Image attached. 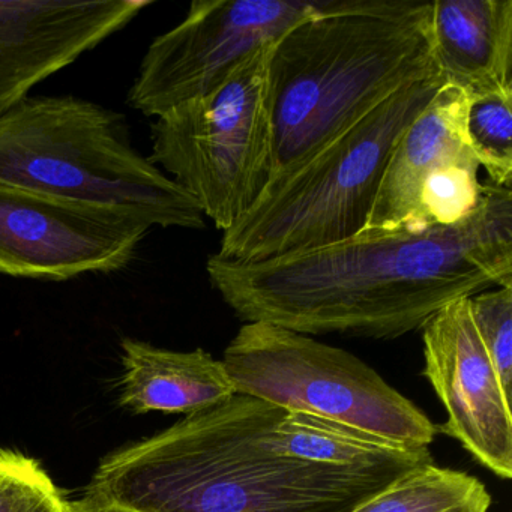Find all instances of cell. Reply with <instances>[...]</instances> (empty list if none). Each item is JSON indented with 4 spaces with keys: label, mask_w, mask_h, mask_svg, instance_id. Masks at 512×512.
<instances>
[{
    "label": "cell",
    "mask_w": 512,
    "mask_h": 512,
    "mask_svg": "<svg viewBox=\"0 0 512 512\" xmlns=\"http://www.w3.org/2000/svg\"><path fill=\"white\" fill-rule=\"evenodd\" d=\"M431 26L446 83L469 95L512 91L511 0H439Z\"/></svg>",
    "instance_id": "13"
},
{
    "label": "cell",
    "mask_w": 512,
    "mask_h": 512,
    "mask_svg": "<svg viewBox=\"0 0 512 512\" xmlns=\"http://www.w3.org/2000/svg\"><path fill=\"white\" fill-rule=\"evenodd\" d=\"M151 224L124 209L0 182V274L65 281L121 271Z\"/></svg>",
    "instance_id": "9"
},
{
    "label": "cell",
    "mask_w": 512,
    "mask_h": 512,
    "mask_svg": "<svg viewBox=\"0 0 512 512\" xmlns=\"http://www.w3.org/2000/svg\"><path fill=\"white\" fill-rule=\"evenodd\" d=\"M74 508L76 512H124L121 509L113 508V506L100 505V503L92 502L86 497L74 500Z\"/></svg>",
    "instance_id": "19"
},
{
    "label": "cell",
    "mask_w": 512,
    "mask_h": 512,
    "mask_svg": "<svg viewBox=\"0 0 512 512\" xmlns=\"http://www.w3.org/2000/svg\"><path fill=\"white\" fill-rule=\"evenodd\" d=\"M433 2L326 0L269 59L272 169H295L404 86L440 73ZM268 181V182H269Z\"/></svg>",
    "instance_id": "3"
},
{
    "label": "cell",
    "mask_w": 512,
    "mask_h": 512,
    "mask_svg": "<svg viewBox=\"0 0 512 512\" xmlns=\"http://www.w3.org/2000/svg\"><path fill=\"white\" fill-rule=\"evenodd\" d=\"M151 5V0H0V115Z\"/></svg>",
    "instance_id": "11"
},
{
    "label": "cell",
    "mask_w": 512,
    "mask_h": 512,
    "mask_svg": "<svg viewBox=\"0 0 512 512\" xmlns=\"http://www.w3.org/2000/svg\"><path fill=\"white\" fill-rule=\"evenodd\" d=\"M425 379L446 410L437 431L457 440L497 478H512L511 395L470 314L469 298L440 308L421 328Z\"/></svg>",
    "instance_id": "10"
},
{
    "label": "cell",
    "mask_w": 512,
    "mask_h": 512,
    "mask_svg": "<svg viewBox=\"0 0 512 512\" xmlns=\"http://www.w3.org/2000/svg\"><path fill=\"white\" fill-rule=\"evenodd\" d=\"M325 5L326 0H196L178 26L149 46L128 103L158 118L202 97L251 53Z\"/></svg>",
    "instance_id": "8"
},
{
    "label": "cell",
    "mask_w": 512,
    "mask_h": 512,
    "mask_svg": "<svg viewBox=\"0 0 512 512\" xmlns=\"http://www.w3.org/2000/svg\"><path fill=\"white\" fill-rule=\"evenodd\" d=\"M121 362L119 403L136 415H193L236 394L223 361L203 349L178 352L124 338Z\"/></svg>",
    "instance_id": "14"
},
{
    "label": "cell",
    "mask_w": 512,
    "mask_h": 512,
    "mask_svg": "<svg viewBox=\"0 0 512 512\" xmlns=\"http://www.w3.org/2000/svg\"><path fill=\"white\" fill-rule=\"evenodd\" d=\"M464 136L490 184L512 187V91L470 95Z\"/></svg>",
    "instance_id": "16"
},
{
    "label": "cell",
    "mask_w": 512,
    "mask_h": 512,
    "mask_svg": "<svg viewBox=\"0 0 512 512\" xmlns=\"http://www.w3.org/2000/svg\"><path fill=\"white\" fill-rule=\"evenodd\" d=\"M430 449L238 394L101 458L83 497L124 512H350Z\"/></svg>",
    "instance_id": "1"
},
{
    "label": "cell",
    "mask_w": 512,
    "mask_h": 512,
    "mask_svg": "<svg viewBox=\"0 0 512 512\" xmlns=\"http://www.w3.org/2000/svg\"><path fill=\"white\" fill-rule=\"evenodd\" d=\"M0 512H76L37 458L0 448Z\"/></svg>",
    "instance_id": "17"
},
{
    "label": "cell",
    "mask_w": 512,
    "mask_h": 512,
    "mask_svg": "<svg viewBox=\"0 0 512 512\" xmlns=\"http://www.w3.org/2000/svg\"><path fill=\"white\" fill-rule=\"evenodd\" d=\"M274 44L251 53L208 94L179 104L151 125L152 163L223 232L247 214L271 175Z\"/></svg>",
    "instance_id": "6"
},
{
    "label": "cell",
    "mask_w": 512,
    "mask_h": 512,
    "mask_svg": "<svg viewBox=\"0 0 512 512\" xmlns=\"http://www.w3.org/2000/svg\"><path fill=\"white\" fill-rule=\"evenodd\" d=\"M490 491L476 476L428 463L350 512H488Z\"/></svg>",
    "instance_id": "15"
},
{
    "label": "cell",
    "mask_w": 512,
    "mask_h": 512,
    "mask_svg": "<svg viewBox=\"0 0 512 512\" xmlns=\"http://www.w3.org/2000/svg\"><path fill=\"white\" fill-rule=\"evenodd\" d=\"M445 83L437 73L404 86L304 163L269 181L224 232L218 256L262 262L362 232L395 145Z\"/></svg>",
    "instance_id": "5"
},
{
    "label": "cell",
    "mask_w": 512,
    "mask_h": 512,
    "mask_svg": "<svg viewBox=\"0 0 512 512\" xmlns=\"http://www.w3.org/2000/svg\"><path fill=\"white\" fill-rule=\"evenodd\" d=\"M469 98L463 89L445 83L404 131L389 158L367 223L358 235L427 229L419 224L425 182L445 164L472 155L464 136Z\"/></svg>",
    "instance_id": "12"
},
{
    "label": "cell",
    "mask_w": 512,
    "mask_h": 512,
    "mask_svg": "<svg viewBox=\"0 0 512 512\" xmlns=\"http://www.w3.org/2000/svg\"><path fill=\"white\" fill-rule=\"evenodd\" d=\"M470 314L506 394L512 391V286L469 298Z\"/></svg>",
    "instance_id": "18"
},
{
    "label": "cell",
    "mask_w": 512,
    "mask_h": 512,
    "mask_svg": "<svg viewBox=\"0 0 512 512\" xmlns=\"http://www.w3.org/2000/svg\"><path fill=\"white\" fill-rule=\"evenodd\" d=\"M0 182L151 227H205L196 200L134 148L124 116L76 97H26L0 115Z\"/></svg>",
    "instance_id": "4"
},
{
    "label": "cell",
    "mask_w": 512,
    "mask_h": 512,
    "mask_svg": "<svg viewBox=\"0 0 512 512\" xmlns=\"http://www.w3.org/2000/svg\"><path fill=\"white\" fill-rule=\"evenodd\" d=\"M238 394L326 419L392 445L428 448L437 425L352 353L265 322L245 323L224 350Z\"/></svg>",
    "instance_id": "7"
},
{
    "label": "cell",
    "mask_w": 512,
    "mask_h": 512,
    "mask_svg": "<svg viewBox=\"0 0 512 512\" xmlns=\"http://www.w3.org/2000/svg\"><path fill=\"white\" fill-rule=\"evenodd\" d=\"M206 271L247 323L395 340L455 299L512 286V190L488 182L476 208L448 226L356 235L262 262L214 254Z\"/></svg>",
    "instance_id": "2"
}]
</instances>
